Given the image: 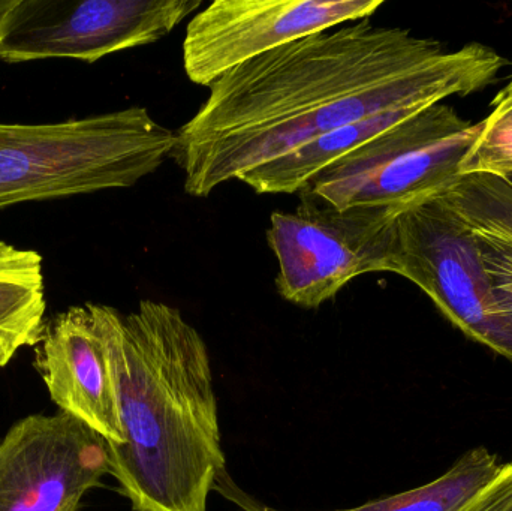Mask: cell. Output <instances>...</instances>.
Here are the masks:
<instances>
[{
	"instance_id": "obj_1",
	"label": "cell",
	"mask_w": 512,
	"mask_h": 511,
	"mask_svg": "<svg viewBox=\"0 0 512 511\" xmlns=\"http://www.w3.org/2000/svg\"><path fill=\"white\" fill-rule=\"evenodd\" d=\"M504 59L469 44L444 51L435 39L370 20L343 24L228 71L177 131L174 159L185 191L209 197L246 171L340 126L396 110H423L495 80Z\"/></svg>"
},
{
	"instance_id": "obj_2",
	"label": "cell",
	"mask_w": 512,
	"mask_h": 511,
	"mask_svg": "<svg viewBox=\"0 0 512 511\" xmlns=\"http://www.w3.org/2000/svg\"><path fill=\"white\" fill-rule=\"evenodd\" d=\"M123 444L110 474L134 511H207L225 473L209 350L167 303L123 315L117 347Z\"/></svg>"
},
{
	"instance_id": "obj_3",
	"label": "cell",
	"mask_w": 512,
	"mask_h": 511,
	"mask_svg": "<svg viewBox=\"0 0 512 511\" xmlns=\"http://www.w3.org/2000/svg\"><path fill=\"white\" fill-rule=\"evenodd\" d=\"M143 107L54 123H0V209L131 188L176 149Z\"/></svg>"
},
{
	"instance_id": "obj_4",
	"label": "cell",
	"mask_w": 512,
	"mask_h": 511,
	"mask_svg": "<svg viewBox=\"0 0 512 511\" xmlns=\"http://www.w3.org/2000/svg\"><path fill=\"white\" fill-rule=\"evenodd\" d=\"M481 128L483 120L468 122L438 102L343 156L298 195L337 209H402L439 194L459 177L460 162Z\"/></svg>"
},
{
	"instance_id": "obj_5",
	"label": "cell",
	"mask_w": 512,
	"mask_h": 511,
	"mask_svg": "<svg viewBox=\"0 0 512 511\" xmlns=\"http://www.w3.org/2000/svg\"><path fill=\"white\" fill-rule=\"evenodd\" d=\"M388 272L414 282L463 335L512 362V321L493 294L477 234L439 194L397 212Z\"/></svg>"
},
{
	"instance_id": "obj_6",
	"label": "cell",
	"mask_w": 512,
	"mask_h": 511,
	"mask_svg": "<svg viewBox=\"0 0 512 511\" xmlns=\"http://www.w3.org/2000/svg\"><path fill=\"white\" fill-rule=\"evenodd\" d=\"M399 210L301 200L295 212L271 213L267 243L279 266L277 293L292 305L316 309L358 276L388 272Z\"/></svg>"
},
{
	"instance_id": "obj_7",
	"label": "cell",
	"mask_w": 512,
	"mask_h": 511,
	"mask_svg": "<svg viewBox=\"0 0 512 511\" xmlns=\"http://www.w3.org/2000/svg\"><path fill=\"white\" fill-rule=\"evenodd\" d=\"M201 0H3L0 60L95 63L143 47L197 14Z\"/></svg>"
},
{
	"instance_id": "obj_8",
	"label": "cell",
	"mask_w": 512,
	"mask_h": 511,
	"mask_svg": "<svg viewBox=\"0 0 512 511\" xmlns=\"http://www.w3.org/2000/svg\"><path fill=\"white\" fill-rule=\"evenodd\" d=\"M382 0H216L186 27L183 68L212 86L242 63L343 24L369 20Z\"/></svg>"
},
{
	"instance_id": "obj_9",
	"label": "cell",
	"mask_w": 512,
	"mask_h": 511,
	"mask_svg": "<svg viewBox=\"0 0 512 511\" xmlns=\"http://www.w3.org/2000/svg\"><path fill=\"white\" fill-rule=\"evenodd\" d=\"M110 474L108 441L65 413L32 414L0 441V511H80Z\"/></svg>"
},
{
	"instance_id": "obj_10",
	"label": "cell",
	"mask_w": 512,
	"mask_h": 511,
	"mask_svg": "<svg viewBox=\"0 0 512 511\" xmlns=\"http://www.w3.org/2000/svg\"><path fill=\"white\" fill-rule=\"evenodd\" d=\"M122 323L123 315L111 306H72L45 324L35 360L60 413L80 420L114 446L123 444L117 375Z\"/></svg>"
},
{
	"instance_id": "obj_11",
	"label": "cell",
	"mask_w": 512,
	"mask_h": 511,
	"mask_svg": "<svg viewBox=\"0 0 512 511\" xmlns=\"http://www.w3.org/2000/svg\"><path fill=\"white\" fill-rule=\"evenodd\" d=\"M420 110H396L340 126L327 134L310 138L279 158L246 171L239 182L256 194H298L313 177L336 164L372 138L411 117Z\"/></svg>"
},
{
	"instance_id": "obj_12",
	"label": "cell",
	"mask_w": 512,
	"mask_h": 511,
	"mask_svg": "<svg viewBox=\"0 0 512 511\" xmlns=\"http://www.w3.org/2000/svg\"><path fill=\"white\" fill-rule=\"evenodd\" d=\"M504 468L505 464H501L486 447H477L463 455L447 473L427 485L370 501L355 509L336 511H462L501 476ZM216 486H222L224 494L243 510L285 511L258 503L239 491L233 483L227 485L222 477H219Z\"/></svg>"
},
{
	"instance_id": "obj_13",
	"label": "cell",
	"mask_w": 512,
	"mask_h": 511,
	"mask_svg": "<svg viewBox=\"0 0 512 511\" xmlns=\"http://www.w3.org/2000/svg\"><path fill=\"white\" fill-rule=\"evenodd\" d=\"M42 257L0 240V368L24 347H36L45 329Z\"/></svg>"
},
{
	"instance_id": "obj_14",
	"label": "cell",
	"mask_w": 512,
	"mask_h": 511,
	"mask_svg": "<svg viewBox=\"0 0 512 511\" xmlns=\"http://www.w3.org/2000/svg\"><path fill=\"white\" fill-rule=\"evenodd\" d=\"M475 234L512 245V185L486 174L459 176L439 192Z\"/></svg>"
},
{
	"instance_id": "obj_15",
	"label": "cell",
	"mask_w": 512,
	"mask_h": 511,
	"mask_svg": "<svg viewBox=\"0 0 512 511\" xmlns=\"http://www.w3.org/2000/svg\"><path fill=\"white\" fill-rule=\"evenodd\" d=\"M493 108L492 114L483 120L477 140L463 156L459 176H512V102H493Z\"/></svg>"
},
{
	"instance_id": "obj_16",
	"label": "cell",
	"mask_w": 512,
	"mask_h": 511,
	"mask_svg": "<svg viewBox=\"0 0 512 511\" xmlns=\"http://www.w3.org/2000/svg\"><path fill=\"white\" fill-rule=\"evenodd\" d=\"M481 258L499 306L512 321V245L477 234Z\"/></svg>"
},
{
	"instance_id": "obj_17",
	"label": "cell",
	"mask_w": 512,
	"mask_h": 511,
	"mask_svg": "<svg viewBox=\"0 0 512 511\" xmlns=\"http://www.w3.org/2000/svg\"><path fill=\"white\" fill-rule=\"evenodd\" d=\"M462 511H512V474L505 464L501 476Z\"/></svg>"
},
{
	"instance_id": "obj_18",
	"label": "cell",
	"mask_w": 512,
	"mask_h": 511,
	"mask_svg": "<svg viewBox=\"0 0 512 511\" xmlns=\"http://www.w3.org/2000/svg\"><path fill=\"white\" fill-rule=\"evenodd\" d=\"M493 102H512V78L510 84L498 93Z\"/></svg>"
},
{
	"instance_id": "obj_19",
	"label": "cell",
	"mask_w": 512,
	"mask_h": 511,
	"mask_svg": "<svg viewBox=\"0 0 512 511\" xmlns=\"http://www.w3.org/2000/svg\"><path fill=\"white\" fill-rule=\"evenodd\" d=\"M505 180H508V182H510L512 185V176L508 177V179H505Z\"/></svg>"
},
{
	"instance_id": "obj_20",
	"label": "cell",
	"mask_w": 512,
	"mask_h": 511,
	"mask_svg": "<svg viewBox=\"0 0 512 511\" xmlns=\"http://www.w3.org/2000/svg\"><path fill=\"white\" fill-rule=\"evenodd\" d=\"M508 464H510L511 474H512V461H511V462H508Z\"/></svg>"
},
{
	"instance_id": "obj_21",
	"label": "cell",
	"mask_w": 512,
	"mask_h": 511,
	"mask_svg": "<svg viewBox=\"0 0 512 511\" xmlns=\"http://www.w3.org/2000/svg\"><path fill=\"white\" fill-rule=\"evenodd\" d=\"M3 0H0V8H2Z\"/></svg>"
}]
</instances>
